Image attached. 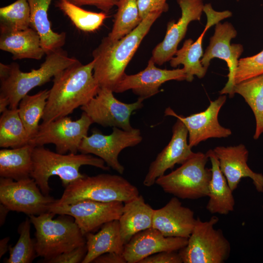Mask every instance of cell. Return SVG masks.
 <instances>
[{"label": "cell", "instance_id": "b9f144b4", "mask_svg": "<svg viewBox=\"0 0 263 263\" xmlns=\"http://www.w3.org/2000/svg\"><path fill=\"white\" fill-rule=\"evenodd\" d=\"M95 263H127L122 254L115 252L102 254L93 262Z\"/></svg>", "mask_w": 263, "mask_h": 263}, {"label": "cell", "instance_id": "3957f363", "mask_svg": "<svg viewBox=\"0 0 263 263\" xmlns=\"http://www.w3.org/2000/svg\"><path fill=\"white\" fill-rule=\"evenodd\" d=\"M61 48L46 54L39 68L30 72L20 70L16 62L0 63V108H17L20 100L34 88L50 81L68 67L78 62Z\"/></svg>", "mask_w": 263, "mask_h": 263}, {"label": "cell", "instance_id": "8d00e7d4", "mask_svg": "<svg viewBox=\"0 0 263 263\" xmlns=\"http://www.w3.org/2000/svg\"><path fill=\"white\" fill-rule=\"evenodd\" d=\"M87 252L86 244L62 253L46 262L49 263H82Z\"/></svg>", "mask_w": 263, "mask_h": 263}, {"label": "cell", "instance_id": "83f0119b", "mask_svg": "<svg viewBox=\"0 0 263 263\" xmlns=\"http://www.w3.org/2000/svg\"><path fill=\"white\" fill-rule=\"evenodd\" d=\"M208 29V28L205 26L203 32L194 42L191 38L186 40L183 46L177 50L169 60L170 65L173 68H176L180 64L184 65L186 80L188 82H191L194 75L202 78L207 73V69L203 66L200 58L203 56V39Z\"/></svg>", "mask_w": 263, "mask_h": 263}, {"label": "cell", "instance_id": "277c9868", "mask_svg": "<svg viewBox=\"0 0 263 263\" xmlns=\"http://www.w3.org/2000/svg\"><path fill=\"white\" fill-rule=\"evenodd\" d=\"M33 169L31 177L33 178L41 192L49 195L51 190L49 178L58 176L63 187L84 177L80 173V167L92 166L108 170L110 169L105 161L90 154L70 153L68 154L54 152L42 146H36L32 153Z\"/></svg>", "mask_w": 263, "mask_h": 263}, {"label": "cell", "instance_id": "f35d334b", "mask_svg": "<svg viewBox=\"0 0 263 263\" xmlns=\"http://www.w3.org/2000/svg\"><path fill=\"white\" fill-rule=\"evenodd\" d=\"M182 259L177 251H162L149 256L139 263H182Z\"/></svg>", "mask_w": 263, "mask_h": 263}, {"label": "cell", "instance_id": "4fadbf2b", "mask_svg": "<svg viewBox=\"0 0 263 263\" xmlns=\"http://www.w3.org/2000/svg\"><path fill=\"white\" fill-rule=\"evenodd\" d=\"M53 204L48 212L73 217L84 236L106 223L119 220L124 206L121 201L104 202L92 200L64 206Z\"/></svg>", "mask_w": 263, "mask_h": 263}, {"label": "cell", "instance_id": "7c38bea8", "mask_svg": "<svg viewBox=\"0 0 263 263\" xmlns=\"http://www.w3.org/2000/svg\"><path fill=\"white\" fill-rule=\"evenodd\" d=\"M113 93L110 89L100 87L96 95L80 109L93 123L132 130L133 128L130 123L131 116L134 111L143 107L144 100L138 98L135 102L126 103L116 99Z\"/></svg>", "mask_w": 263, "mask_h": 263}, {"label": "cell", "instance_id": "7a4b0ae2", "mask_svg": "<svg viewBox=\"0 0 263 263\" xmlns=\"http://www.w3.org/2000/svg\"><path fill=\"white\" fill-rule=\"evenodd\" d=\"M162 13H150L136 28L118 40H112L107 36L102 39L92 53L94 76L100 88L114 92L143 39Z\"/></svg>", "mask_w": 263, "mask_h": 263}, {"label": "cell", "instance_id": "836d02e7", "mask_svg": "<svg viewBox=\"0 0 263 263\" xmlns=\"http://www.w3.org/2000/svg\"><path fill=\"white\" fill-rule=\"evenodd\" d=\"M30 27V8L27 0H17L0 8V30L18 31Z\"/></svg>", "mask_w": 263, "mask_h": 263}, {"label": "cell", "instance_id": "5b68a950", "mask_svg": "<svg viewBox=\"0 0 263 263\" xmlns=\"http://www.w3.org/2000/svg\"><path fill=\"white\" fill-rule=\"evenodd\" d=\"M47 212L28 216L36 229L35 248L37 256L48 260L64 252L86 244L82 234L74 219Z\"/></svg>", "mask_w": 263, "mask_h": 263}, {"label": "cell", "instance_id": "4dcf8cb0", "mask_svg": "<svg viewBox=\"0 0 263 263\" xmlns=\"http://www.w3.org/2000/svg\"><path fill=\"white\" fill-rule=\"evenodd\" d=\"M49 90L40 91L33 95L27 94L20 101L18 109L30 140L37 134L42 119Z\"/></svg>", "mask_w": 263, "mask_h": 263}, {"label": "cell", "instance_id": "ab89813d", "mask_svg": "<svg viewBox=\"0 0 263 263\" xmlns=\"http://www.w3.org/2000/svg\"><path fill=\"white\" fill-rule=\"evenodd\" d=\"M203 12L205 13L207 17L206 26H207L208 28L220 22L221 20L230 17L232 15V12L228 10L222 12H218L214 10L210 3L204 5Z\"/></svg>", "mask_w": 263, "mask_h": 263}, {"label": "cell", "instance_id": "484cf974", "mask_svg": "<svg viewBox=\"0 0 263 263\" xmlns=\"http://www.w3.org/2000/svg\"><path fill=\"white\" fill-rule=\"evenodd\" d=\"M52 0H27L31 15V27L38 34L45 54L61 48L66 40L64 32L53 31L48 16V11Z\"/></svg>", "mask_w": 263, "mask_h": 263}, {"label": "cell", "instance_id": "e0dca14e", "mask_svg": "<svg viewBox=\"0 0 263 263\" xmlns=\"http://www.w3.org/2000/svg\"><path fill=\"white\" fill-rule=\"evenodd\" d=\"M184 68L173 70L157 68L150 58L147 67L139 73L131 75L125 74L115 88L114 93H121L131 90L143 100L159 92L160 87L170 80H186Z\"/></svg>", "mask_w": 263, "mask_h": 263}, {"label": "cell", "instance_id": "30bf717a", "mask_svg": "<svg viewBox=\"0 0 263 263\" xmlns=\"http://www.w3.org/2000/svg\"><path fill=\"white\" fill-rule=\"evenodd\" d=\"M56 199L44 195L31 177L19 180L0 177V202L10 211L29 215L48 212Z\"/></svg>", "mask_w": 263, "mask_h": 263}, {"label": "cell", "instance_id": "5bb4252c", "mask_svg": "<svg viewBox=\"0 0 263 263\" xmlns=\"http://www.w3.org/2000/svg\"><path fill=\"white\" fill-rule=\"evenodd\" d=\"M237 32L233 25L228 22H219L215 25L214 35L210 38L209 44L201 60L203 66L208 69L211 60L215 57L223 59L226 62L228 68V80L225 87L219 92L220 94H228L230 97L234 96V89L236 85L235 76L239 57L244 51L241 44H230Z\"/></svg>", "mask_w": 263, "mask_h": 263}, {"label": "cell", "instance_id": "60d3db41", "mask_svg": "<svg viewBox=\"0 0 263 263\" xmlns=\"http://www.w3.org/2000/svg\"><path fill=\"white\" fill-rule=\"evenodd\" d=\"M78 6L92 5L108 13L119 0H68Z\"/></svg>", "mask_w": 263, "mask_h": 263}, {"label": "cell", "instance_id": "52a82bcc", "mask_svg": "<svg viewBox=\"0 0 263 263\" xmlns=\"http://www.w3.org/2000/svg\"><path fill=\"white\" fill-rule=\"evenodd\" d=\"M208 159L206 153L194 152L180 167L158 177L155 184L164 192L182 199L208 196L212 176L211 169L206 166Z\"/></svg>", "mask_w": 263, "mask_h": 263}, {"label": "cell", "instance_id": "4316f807", "mask_svg": "<svg viewBox=\"0 0 263 263\" xmlns=\"http://www.w3.org/2000/svg\"><path fill=\"white\" fill-rule=\"evenodd\" d=\"M35 147L29 143L19 148L0 150V177L17 181L31 177L32 153Z\"/></svg>", "mask_w": 263, "mask_h": 263}, {"label": "cell", "instance_id": "d590c367", "mask_svg": "<svg viewBox=\"0 0 263 263\" xmlns=\"http://www.w3.org/2000/svg\"><path fill=\"white\" fill-rule=\"evenodd\" d=\"M263 74V50L255 55L239 59L235 76L236 84Z\"/></svg>", "mask_w": 263, "mask_h": 263}, {"label": "cell", "instance_id": "cb8c5ba5", "mask_svg": "<svg viewBox=\"0 0 263 263\" xmlns=\"http://www.w3.org/2000/svg\"><path fill=\"white\" fill-rule=\"evenodd\" d=\"M206 154L211 163L212 172L208 187L209 200L206 208L212 214L227 215L234 209L235 202L233 191L220 170L218 159L213 150H208Z\"/></svg>", "mask_w": 263, "mask_h": 263}, {"label": "cell", "instance_id": "e575fe53", "mask_svg": "<svg viewBox=\"0 0 263 263\" xmlns=\"http://www.w3.org/2000/svg\"><path fill=\"white\" fill-rule=\"evenodd\" d=\"M30 218L20 224L18 231L19 237L14 246H9V257L6 263H30L37 256L35 241L31 237Z\"/></svg>", "mask_w": 263, "mask_h": 263}, {"label": "cell", "instance_id": "f6af8a7d", "mask_svg": "<svg viewBox=\"0 0 263 263\" xmlns=\"http://www.w3.org/2000/svg\"><path fill=\"white\" fill-rule=\"evenodd\" d=\"M236 0L237 1H239L240 0Z\"/></svg>", "mask_w": 263, "mask_h": 263}, {"label": "cell", "instance_id": "f1b7e54d", "mask_svg": "<svg viewBox=\"0 0 263 263\" xmlns=\"http://www.w3.org/2000/svg\"><path fill=\"white\" fill-rule=\"evenodd\" d=\"M234 91L244 98L254 113L256 129L253 138L257 140L263 133V74L236 84Z\"/></svg>", "mask_w": 263, "mask_h": 263}, {"label": "cell", "instance_id": "d6986e66", "mask_svg": "<svg viewBox=\"0 0 263 263\" xmlns=\"http://www.w3.org/2000/svg\"><path fill=\"white\" fill-rule=\"evenodd\" d=\"M188 242V238L165 236L152 227L135 234L125 244L122 254L127 263H139L144 258L160 252L179 251Z\"/></svg>", "mask_w": 263, "mask_h": 263}, {"label": "cell", "instance_id": "ee69618b", "mask_svg": "<svg viewBox=\"0 0 263 263\" xmlns=\"http://www.w3.org/2000/svg\"><path fill=\"white\" fill-rule=\"evenodd\" d=\"M10 211L5 206L0 204V224L1 226L5 222L6 217L8 212Z\"/></svg>", "mask_w": 263, "mask_h": 263}, {"label": "cell", "instance_id": "8fae6325", "mask_svg": "<svg viewBox=\"0 0 263 263\" xmlns=\"http://www.w3.org/2000/svg\"><path fill=\"white\" fill-rule=\"evenodd\" d=\"M142 140L141 132L138 129L126 131L113 127L112 132L108 135L94 129L90 136L82 139L78 151L97 156L109 167L122 174L125 169L118 160L119 153L125 148L139 144Z\"/></svg>", "mask_w": 263, "mask_h": 263}, {"label": "cell", "instance_id": "1f68e13d", "mask_svg": "<svg viewBox=\"0 0 263 263\" xmlns=\"http://www.w3.org/2000/svg\"><path fill=\"white\" fill-rule=\"evenodd\" d=\"M117 10L114 15L113 24L107 37L112 40L124 37L141 22L137 0H119L117 3Z\"/></svg>", "mask_w": 263, "mask_h": 263}, {"label": "cell", "instance_id": "9a60e30c", "mask_svg": "<svg viewBox=\"0 0 263 263\" xmlns=\"http://www.w3.org/2000/svg\"><path fill=\"white\" fill-rule=\"evenodd\" d=\"M226 99V95L222 94L211 101L204 111L188 116L178 115L169 107L166 109L164 113L165 116L175 117L184 123L188 132V144L192 148L209 138H225L231 134V131L222 126L218 121V114Z\"/></svg>", "mask_w": 263, "mask_h": 263}, {"label": "cell", "instance_id": "7402d4cb", "mask_svg": "<svg viewBox=\"0 0 263 263\" xmlns=\"http://www.w3.org/2000/svg\"><path fill=\"white\" fill-rule=\"evenodd\" d=\"M0 31V49L11 53L13 59L39 60L45 54L40 37L33 28Z\"/></svg>", "mask_w": 263, "mask_h": 263}, {"label": "cell", "instance_id": "d6a6232c", "mask_svg": "<svg viewBox=\"0 0 263 263\" xmlns=\"http://www.w3.org/2000/svg\"><path fill=\"white\" fill-rule=\"evenodd\" d=\"M56 6L62 11L78 29L92 32L98 29L107 18L105 12L86 10L68 0H59Z\"/></svg>", "mask_w": 263, "mask_h": 263}, {"label": "cell", "instance_id": "f546056e", "mask_svg": "<svg viewBox=\"0 0 263 263\" xmlns=\"http://www.w3.org/2000/svg\"><path fill=\"white\" fill-rule=\"evenodd\" d=\"M30 141L18 108L3 111L0 117V147L19 148L29 144Z\"/></svg>", "mask_w": 263, "mask_h": 263}, {"label": "cell", "instance_id": "9c48e42d", "mask_svg": "<svg viewBox=\"0 0 263 263\" xmlns=\"http://www.w3.org/2000/svg\"><path fill=\"white\" fill-rule=\"evenodd\" d=\"M92 124L90 117L83 112L76 120L66 116L47 123H42L29 143L35 147L53 144L58 153H77L82 139L88 135Z\"/></svg>", "mask_w": 263, "mask_h": 263}, {"label": "cell", "instance_id": "bcb514c9", "mask_svg": "<svg viewBox=\"0 0 263 263\" xmlns=\"http://www.w3.org/2000/svg\"><path fill=\"white\" fill-rule=\"evenodd\" d=\"M262 207H263V206H262Z\"/></svg>", "mask_w": 263, "mask_h": 263}, {"label": "cell", "instance_id": "8992f818", "mask_svg": "<svg viewBox=\"0 0 263 263\" xmlns=\"http://www.w3.org/2000/svg\"><path fill=\"white\" fill-rule=\"evenodd\" d=\"M139 195L137 188L121 176L100 174L79 179L65 188L53 204L64 206L84 200L100 202H128Z\"/></svg>", "mask_w": 263, "mask_h": 263}, {"label": "cell", "instance_id": "44dd1931", "mask_svg": "<svg viewBox=\"0 0 263 263\" xmlns=\"http://www.w3.org/2000/svg\"><path fill=\"white\" fill-rule=\"evenodd\" d=\"M196 221L193 211L175 196L163 207L154 210L152 227L166 237L188 239Z\"/></svg>", "mask_w": 263, "mask_h": 263}, {"label": "cell", "instance_id": "ffe728a7", "mask_svg": "<svg viewBox=\"0 0 263 263\" xmlns=\"http://www.w3.org/2000/svg\"><path fill=\"white\" fill-rule=\"evenodd\" d=\"M218 159L221 171L232 191L243 178L249 177L258 192H263V175L253 171L247 165L248 151L240 144L235 146H218L213 149Z\"/></svg>", "mask_w": 263, "mask_h": 263}, {"label": "cell", "instance_id": "ba28073f", "mask_svg": "<svg viewBox=\"0 0 263 263\" xmlns=\"http://www.w3.org/2000/svg\"><path fill=\"white\" fill-rule=\"evenodd\" d=\"M216 216L208 221L196 218L187 244L179 250L184 263H223L229 257L231 245L222 230L215 229Z\"/></svg>", "mask_w": 263, "mask_h": 263}, {"label": "cell", "instance_id": "6da1fadb", "mask_svg": "<svg viewBox=\"0 0 263 263\" xmlns=\"http://www.w3.org/2000/svg\"><path fill=\"white\" fill-rule=\"evenodd\" d=\"M94 60L85 65L79 61L54 77L42 123L68 116L96 95L100 87L94 76Z\"/></svg>", "mask_w": 263, "mask_h": 263}, {"label": "cell", "instance_id": "2e32d148", "mask_svg": "<svg viewBox=\"0 0 263 263\" xmlns=\"http://www.w3.org/2000/svg\"><path fill=\"white\" fill-rule=\"evenodd\" d=\"M177 2L181 8V16L176 22H168L163 40L152 52L150 58L159 66L169 61L175 55L178 44L186 34L188 24L192 21H200L203 12V0H177Z\"/></svg>", "mask_w": 263, "mask_h": 263}, {"label": "cell", "instance_id": "603a6c76", "mask_svg": "<svg viewBox=\"0 0 263 263\" xmlns=\"http://www.w3.org/2000/svg\"><path fill=\"white\" fill-rule=\"evenodd\" d=\"M154 210L140 195L124 203L122 213L118 221L124 244L136 233L152 227Z\"/></svg>", "mask_w": 263, "mask_h": 263}, {"label": "cell", "instance_id": "74e56055", "mask_svg": "<svg viewBox=\"0 0 263 263\" xmlns=\"http://www.w3.org/2000/svg\"><path fill=\"white\" fill-rule=\"evenodd\" d=\"M167 0H137L139 15L142 19L148 14L156 11H168Z\"/></svg>", "mask_w": 263, "mask_h": 263}, {"label": "cell", "instance_id": "d4e9b609", "mask_svg": "<svg viewBox=\"0 0 263 263\" xmlns=\"http://www.w3.org/2000/svg\"><path fill=\"white\" fill-rule=\"evenodd\" d=\"M87 252L82 263H93L99 256L111 252L122 254L124 244L122 241L118 220L103 225L97 233L85 235Z\"/></svg>", "mask_w": 263, "mask_h": 263}, {"label": "cell", "instance_id": "ac0fdd59", "mask_svg": "<svg viewBox=\"0 0 263 263\" xmlns=\"http://www.w3.org/2000/svg\"><path fill=\"white\" fill-rule=\"evenodd\" d=\"M188 132L184 123L177 119L172 127V135L168 145L158 154L149 167L143 185L151 187L156 179L176 164H182L194 153L188 142Z\"/></svg>", "mask_w": 263, "mask_h": 263}, {"label": "cell", "instance_id": "7bdbcfd3", "mask_svg": "<svg viewBox=\"0 0 263 263\" xmlns=\"http://www.w3.org/2000/svg\"><path fill=\"white\" fill-rule=\"evenodd\" d=\"M9 237H5L1 239L0 241V257L1 258L9 249L8 243L9 241Z\"/></svg>", "mask_w": 263, "mask_h": 263}]
</instances>
